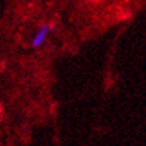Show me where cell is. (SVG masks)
<instances>
[{"instance_id": "obj_1", "label": "cell", "mask_w": 146, "mask_h": 146, "mask_svg": "<svg viewBox=\"0 0 146 146\" xmlns=\"http://www.w3.org/2000/svg\"><path fill=\"white\" fill-rule=\"evenodd\" d=\"M54 25L52 24H42L40 27L37 29V31L33 35L31 40H30V48L31 49H39L42 48V46L46 43V40H48V37L51 33H54Z\"/></svg>"}]
</instances>
